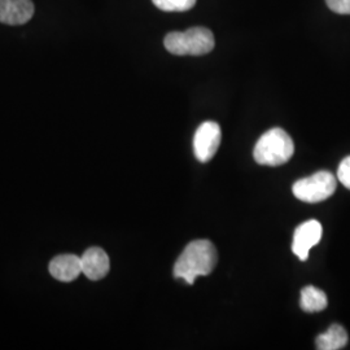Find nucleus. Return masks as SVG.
Listing matches in <instances>:
<instances>
[{
	"label": "nucleus",
	"instance_id": "2",
	"mask_svg": "<svg viewBox=\"0 0 350 350\" xmlns=\"http://www.w3.org/2000/svg\"><path fill=\"white\" fill-rule=\"evenodd\" d=\"M295 153L293 140L283 129L266 131L253 150L256 163L265 166H280L288 163Z\"/></svg>",
	"mask_w": 350,
	"mask_h": 350
},
{
	"label": "nucleus",
	"instance_id": "8",
	"mask_svg": "<svg viewBox=\"0 0 350 350\" xmlns=\"http://www.w3.org/2000/svg\"><path fill=\"white\" fill-rule=\"evenodd\" d=\"M82 273L90 280H100L109 273L111 263L108 254L101 248H90L81 257Z\"/></svg>",
	"mask_w": 350,
	"mask_h": 350
},
{
	"label": "nucleus",
	"instance_id": "12",
	"mask_svg": "<svg viewBox=\"0 0 350 350\" xmlns=\"http://www.w3.org/2000/svg\"><path fill=\"white\" fill-rule=\"evenodd\" d=\"M153 4L165 12H185L195 7L196 0H152Z\"/></svg>",
	"mask_w": 350,
	"mask_h": 350
},
{
	"label": "nucleus",
	"instance_id": "13",
	"mask_svg": "<svg viewBox=\"0 0 350 350\" xmlns=\"http://www.w3.org/2000/svg\"><path fill=\"white\" fill-rule=\"evenodd\" d=\"M338 180L345 187L350 189V156L347 157V159H344L341 163H340L338 170Z\"/></svg>",
	"mask_w": 350,
	"mask_h": 350
},
{
	"label": "nucleus",
	"instance_id": "6",
	"mask_svg": "<svg viewBox=\"0 0 350 350\" xmlns=\"http://www.w3.org/2000/svg\"><path fill=\"white\" fill-rule=\"evenodd\" d=\"M322 232V225L315 219L306 221L296 228L292 243V252L299 257L300 261H306L309 258L310 250L321 241Z\"/></svg>",
	"mask_w": 350,
	"mask_h": 350
},
{
	"label": "nucleus",
	"instance_id": "9",
	"mask_svg": "<svg viewBox=\"0 0 350 350\" xmlns=\"http://www.w3.org/2000/svg\"><path fill=\"white\" fill-rule=\"evenodd\" d=\"M51 275L60 282H72L81 275L82 262L75 254H60L50 262Z\"/></svg>",
	"mask_w": 350,
	"mask_h": 350
},
{
	"label": "nucleus",
	"instance_id": "1",
	"mask_svg": "<svg viewBox=\"0 0 350 350\" xmlns=\"http://www.w3.org/2000/svg\"><path fill=\"white\" fill-rule=\"evenodd\" d=\"M217 250L209 240H193L174 265V276L193 284L198 276L209 275L217 265Z\"/></svg>",
	"mask_w": 350,
	"mask_h": 350
},
{
	"label": "nucleus",
	"instance_id": "10",
	"mask_svg": "<svg viewBox=\"0 0 350 350\" xmlns=\"http://www.w3.org/2000/svg\"><path fill=\"white\" fill-rule=\"evenodd\" d=\"M315 344H317V349L319 350L342 349L348 344V334L344 327L340 325H332L325 334L317 338Z\"/></svg>",
	"mask_w": 350,
	"mask_h": 350
},
{
	"label": "nucleus",
	"instance_id": "4",
	"mask_svg": "<svg viewBox=\"0 0 350 350\" xmlns=\"http://www.w3.org/2000/svg\"><path fill=\"white\" fill-rule=\"evenodd\" d=\"M336 191V179L329 172H318L293 185V195L305 202H321Z\"/></svg>",
	"mask_w": 350,
	"mask_h": 350
},
{
	"label": "nucleus",
	"instance_id": "14",
	"mask_svg": "<svg viewBox=\"0 0 350 350\" xmlns=\"http://www.w3.org/2000/svg\"><path fill=\"white\" fill-rule=\"evenodd\" d=\"M328 8L338 14H350V0H325Z\"/></svg>",
	"mask_w": 350,
	"mask_h": 350
},
{
	"label": "nucleus",
	"instance_id": "5",
	"mask_svg": "<svg viewBox=\"0 0 350 350\" xmlns=\"http://www.w3.org/2000/svg\"><path fill=\"white\" fill-rule=\"evenodd\" d=\"M221 127L217 122L206 121L201 124L193 137V152L200 163L211 161L221 144Z\"/></svg>",
	"mask_w": 350,
	"mask_h": 350
},
{
	"label": "nucleus",
	"instance_id": "7",
	"mask_svg": "<svg viewBox=\"0 0 350 350\" xmlns=\"http://www.w3.org/2000/svg\"><path fill=\"white\" fill-rule=\"evenodd\" d=\"M34 14L31 0H0V23L23 25Z\"/></svg>",
	"mask_w": 350,
	"mask_h": 350
},
{
	"label": "nucleus",
	"instance_id": "3",
	"mask_svg": "<svg viewBox=\"0 0 350 350\" xmlns=\"http://www.w3.org/2000/svg\"><path fill=\"white\" fill-rule=\"evenodd\" d=\"M215 44L212 31L206 27H191L186 31L169 33L163 46L176 56H201L212 52Z\"/></svg>",
	"mask_w": 350,
	"mask_h": 350
},
{
	"label": "nucleus",
	"instance_id": "11",
	"mask_svg": "<svg viewBox=\"0 0 350 350\" xmlns=\"http://www.w3.org/2000/svg\"><path fill=\"white\" fill-rule=\"evenodd\" d=\"M327 296L325 292L313 286H308L301 291V309L306 313H318L327 308Z\"/></svg>",
	"mask_w": 350,
	"mask_h": 350
}]
</instances>
